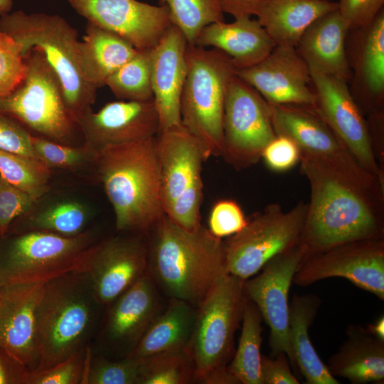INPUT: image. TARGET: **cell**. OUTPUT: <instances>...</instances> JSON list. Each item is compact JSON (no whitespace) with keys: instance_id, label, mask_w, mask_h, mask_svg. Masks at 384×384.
Listing matches in <instances>:
<instances>
[{"instance_id":"cell-1","label":"cell","mask_w":384,"mask_h":384,"mask_svg":"<svg viewBox=\"0 0 384 384\" xmlns=\"http://www.w3.org/2000/svg\"><path fill=\"white\" fill-rule=\"evenodd\" d=\"M299 162L310 186L299 241L305 255L352 241L384 238V189L304 156Z\"/></svg>"},{"instance_id":"cell-2","label":"cell","mask_w":384,"mask_h":384,"mask_svg":"<svg viewBox=\"0 0 384 384\" xmlns=\"http://www.w3.org/2000/svg\"><path fill=\"white\" fill-rule=\"evenodd\" d=\"M147 274L169 299L197 307L225 273V243L202 225L186 230L165 214L147 234Z\"/></svg>"},{"instance_id":"cell-3","label":"cell","mask_w":384,"mask_h":384,"mask_svg":"<svg viewBox=\"0 0 384 384\" xmlns=\"http://www.w3.org/2000/svg\"><path fill=\"white\" fill-rule=\"evenodd\" d=\"M155 137L97 154L94 163L120 231L147 235L164 215Z\"/></svg>"},{"instance_id":"cell-4","label":"cell","mask_w":384,"mask_h":384,"mask_svg":"<svg viewBox=\"0 0 384 384\" xmlns=\"http://www.w3.org/2000/svg\"><path fill=\"white\" fill-rule=\"evenodd\" d=\"M244 281L225 272L196 307L193 332L186 351L203 384H238L229 372L234 337L242 319L247 297Z\"/></svg>"},{"instance_id":"cell-5","label":"cell","mask_w":384,"mask_h":384,"mask_svg":"<svg viewBox=\"0 0 384 384\" xmlns=\"http://www.w3.org/2000/svg\"><path fill=\"white\" fill-rule=\"evenodd\" d=\"M100 305L81 272L46 282L37 312L38 361L35 370L49 368L85 348Z\"/></svg>"},{"instance_id":"cell-6","label":"cell","mask_w":384,"mask_h":384,"mask_svg":"<svg viewBox=\"0 0 384 384\" xmlns=\"http://www.w3.org/2000/svg\"><path fill=\"white\" fill-rule=\"evenodd\" d=\"M0 31L19 44L23 57L32 49L44 55L60 82L67 107L76 119L92 109L97 89L83 72L78 31L65 18L10 11L0 16Z\"/></svg>"},{"instance_id":"cell-7","label":"cell","mask_w":384,"mask_h":384,"mask_svg":"<svg viewBox=\"0 0 384 384\" xmlns=\"http://www.w3.org/2000/svg\"><path fill=\"white\" fill-rule=\"evenodd\" d=\"M186 63L181 124L198 139L208 158L221 156L225 97L237 68L222 51L188 44Z\"/></svg>"},{"instance_id":"cell-8","label":"cell","mask_w":384,"mask_h":384,"mask_svg":"<svg viewBox=\"0 0 384 384\" xmlns=\"http://www.w3.org/2000/svg\"><path fill=\"white\" fill-rule=\"evenodd\" d=\"M24 58V77L13 92L0 97V112L33 135L73 145L77 134L82 133L67 107L58 76L40 50L32 49Z\"/></svg>"},{"instance_id":"cell-9","label":"cell","mask_w":384,"mask_h":384,"mask_svg":"<svg viewBox=\"0 0 384 384\" xmlns=\"http://www.w3.org/2000/svg\"><path fill=\"white\" fill-rule=\"evenodd\" d=\"M155 142L164 213L180 227L194 230L201 225L202 169L208 158L182 124L159 131Z\"/></svg>"},{"instance_id":"cell-10","label":"cell","mask_w":384,"mask_h":384,"mask_svg":"<svg viewBox=\"0 0 384 384\" xmlns=\"http://www.w3.org/2000/svg\"><path fill=\"white\" fill-rule=\"evenodd\" d=\"M306 212L303 201L287 211L271 203L247 219L242 230L224 241L226 271L245 280L272 257L298 245Z\"/></svg>"},{"instance_id":"cell-11","label":"cell","mask_w":384,"mask_h":384,"mask_svg":"<svg viewBox=\"0 0 384 384\" xmlns=\"http://www.w3.org/2000/svg\"><path fill=\"white\" fill-rule=\"evenodd\" d=\"M94 241L88 231L75 236L40 230L23 233L0 252L1 284L46 282L77 271Z\"/></svg>"},{"instance_id":"cell-12","label":"cell","mask_w":384,"mask_h":384,"mask_svg":"<svg viewBox=\"0 0 384 384\" xmlns=\"http://www.w3.org/2000/svg\"><path fill=\"white\" fill-rule=\"evenodd\" d=\"M276 136L270 104L235 74L225 97L221 156L237 170L248 168Z\"/></svg>"},{"instance_id":"cell-13","label":"cell","mask_w":384,"mask_h":384,"mask_svg":"<svg viewBox=\"0 0 384 384\" xmlns=\"http://www.w3.org/2000/svg\"><path fill=\"white\" fill-rule=\"evenodd\" d=\"M270 106L276 134L292 139L301 156L369 186L384 187V183L358 164L315 108L297 105Z\"/></svg>"},{"instance_id":"cell-14","label":"cell","mask_w":384,"mask_h":384,"mask_svg":"<svg viewBox=\"0 0 384 384\" xmlns=\"http://www.w3.org/2000/svg\"><path fill=\"white\" fill-rule=\"evenodd\" d=\"M343 277L384 300V238L343 243L305 255L292 279L305 287L330 277Z\"/></svg>"},{"instance_id":"cell-15","label":"cell","mask_w":384,"mask_h":384,"mask_svg":"<svg viewBox=\"0 0 384 384\" xmlns=\"http://www.w3.org/2000/svg\"><path fill=\"white\" fill-rule=\"evenodd\" d=\"M146 235L111 237L93 243L85 252L77 271L85 274L100 305L108 306L146 274Z\"/></svg>"},{"instance_id":"cell-16","label":"cell","mask_w":384,"mask_h":384,"mask_svg":"<svg viewBox=\"0 0 384 384\" xmlns=\"http://www.w3.org/2000/svg\"><path fill=\"white\" fill-rule=\"evenodd\" d=\"M316 110L358 164L384 183V170L375 159L368 121L347 85L333 75L310 72Z\"/></svg>"},{"instance_id":"cell-17","label":"cell","mask_w":384,"mask_h":384,"mask_svg":"<svg viewBox=\"0 0 384 384\" xmlns=\"http://www.w3.org/2000/svg\"><path fill=\"white\" fill-rule=\"evenodd\" d=\"M305 253L298 244L270 260L257 273L244 281L246 297L259 309L269 326L272 356L287 354L292 363L289 341V293L294 275Z\"/></svg>"},{"instance_id":"cell-18","label":"cell","mask_w":384,"mask_h":384,"mask_svg":"<svg viewBox=\"0 0 384 384\" xmlns=\"http://www.w3.org/2000/svg\"><path fill=\"white\" fill-rule=\"evenodd\" d=\"M80 16L136 49L153 48L171 24L164 6L138 0H68Z\"/></svg>"},{"instance_id":"cell-19","label":"cell","mask_w":384,"mask_h":384,"mask_svg":"<svg viewBox=\"0 0 384 384\" xmlns=\"http://www.w3.org/2000/svg\"><path fill=\"white\" fill-rule=\"evenodd\" d=\"M84 144L97 154L111 146L154 137L160 129L154 100H122L90 110L77 118Z\"/></svg>"},{"instance_id":"cell-20","label":"cell","mask_w":384,"mask_h":384,"mask_svg":"<svg viewBox=\"0 0 384 384\" xmlns=\"http://www.w3.org/2000/svg\"><path fill=\"white\" fill-rule=\"evenodd\" d=\"M235 74L269 104L316 109V95L309 87L310 70L294 47L276 45L262 60L237 69Z\"/></svg>"},{"instance_id":"cell-21","label":"cell","mask_w":384,"mask_h":384,"mask_svg":"<svg viewBox=\"0 0 384 384\" xmlns=\"http://www.w3.org/2000/svg\"><path fill=\"white\" fill-rule=\"evenodd\" d=\"M45 282L0 285V347L37 368V312Z\"/></svg>"},{"instance_id":"cell-22","label":"cell","mask_w":384,"mask_h":384,"mask_svg":"<svg viewBox=\"0 0 384 384\" xmlns=\"http://www.w3.org/2000/svg\"><path fill=\"white\" fill-rule=\"evenodd\" d=\"M108 307L103 337L124 357L132 353L163 309L158 289L147 274L122 293Z\"/></svg>"},{"instance_id":"cell-23","label":"cell","mask_w":384,"mask_h":384,"mask_svg":"<svg viewBox=\"0 0 384 384\" xmlns=\"http://www.w3.org/2000/svg\"><path fill=\"white\" fill-rule=\"evenodd\" d=\"M188 43L171 24L151 48L153 100L160 122L159 131L181 124V97L187 73Z\"/></svg>"},{"instance_id":"cell-24","label":"cell","mask_w":384,"mask_h":384,"mask_svg":"<svg viewBox=\"0 0 384 384\" xmlns=\"http://www.w3.org/2000/svg\"><path fill=\"white\" fill-rule=\"evenodd\" d=\"M348 31L338 9L321 16L306 28L295 48L310 72L346 81L351 78L346 49Z\"/></svg>"},{"instance_id":"cell-25","label":"cell","mask_w":384,"mask_h":384,"mask_svg":"<svg viewBox=\"0 0 384 384\" xmlns=\"http://www.w3.org/2000/svg\"><path fill=\"white\" fill-rule=\"evenodd\" d=\"M195 46L218 49L237 69L254 65L266 58L277 45L257 19L244 16L231 23H210L203 28Z\"/></svg>"},{"instance_id":"cell-26","label":"cell","mask_w":384,"mask_h":384,"mask_svg":"<svg viewBox=\"0 0 384 384\" xmlns=\"http://www.w3.org/2000/svg\"><path fill=\"white\" fill-rule=\"evenodd\" d=\"M346 334V340L329 359L331 374L353 384L383 381L384 341L358 325L348 326Z\"/></svg>"},{"instance_id":"cell-27","label":"cell","mask_w":384,"mask_h":384,"mask_svg":"<svg viewBox=\"0 0 384 384\" xmlns=\"http://www.w3.org/2000/svg\"><path fill=\"white\" fill-rule=\"evenodd\" d=\"M321 304L314 294H294L289 304V341L292 365L308 384H338L315 351L309 335Z\"/></svg>"},{"instance_id":"cell-28","label":"cell","mask_w":384,"mask_h":384,"mask_svg":"<svg viewBox=\"0 0 384 384\" xmlns=\"http://www.w3.org/2000/svg\"><path fill=\"white\" fill-rule=\"evenodd\" d=\"M337 9L331 0H264L255 16L277 45L295 48L313 22Z\"/></svg>"},{"instance_id":"cell-29","label":"cell","mask_w":384,"mask_h":384,"mask_svg":"<svg viewBox=\"0 0 384 384\" xmlns=\"http://www.w3.org/2000/svg\"><path fill=\"white\" fill-rule=\"evenodd\" d=\"M79 49L83 72L96 89L105 86L138 50L116 33L89 21Z\"/></svg>"},{"instance_id":"cell-30","label":"cell","mask_w":384,"mask_h":384,"mask_svg":"<svg viewBox=\"0 0 384 384\" xmlns=\"http://www.w3.org/2000/svg\"><path fill=\"white\" fill-rule=\"evenodd\" d=\"M169 302L129 356L139 358L186 349L193 332L196 307L179 299H169Z\"/></svg>"},{"instance_id":"cell-31","label":"cell","mask_w":384,"mask_h":384,"mask_svg":"<svg viewBox=\"0 0 384 384\" xmlns=\"http://www.w3.org/2000/svg\"><path fill=\"white\" fill-rule=\"evenodd\" d=\"M360 44L356 66L359 82L364 87L370 115L382 114L384 95V9L366 26Z\"/></svg>"},{"instance_id":"cell-32","label":"cell","mask_w":384,"mask_h":384,"mask_svg":"<svg viewBox=\"0 0 384 384\" xmlns=\"http://www.w3.org/2000/svg\"><path fill=\"white\" fill-rule=\"evenodd\" d=\"M262 317L253 302L246 299L238 346L228 366L242 384H263L261 373Z\"/></svg>"},{"instance_id":"cell-33","label":"cell","mask_w":384,"mask_h":384,"mask_svg":"<svg viewBox=\"0 0 384 384\" xmlns=\"http://www.w3.org/2000/svg\"><path fill=\"white\" fill-rule=\"evenodd\" d=\"M151 48L138 50L132 58L108 78L105 85L117 99L134 101L153 100Z\"/></svg>"},{"instance_id":"cell-34","label":"cell","mask_w":384,"mask_h":384,"mask_svg":"<svg viewBox=\"0 0 384 384\" xmlns=\"http://www.w3.org/2000/svg\"><path fill=\"white\" fill-rule=\"evenodd\" d=\"M169 13L171 23L184 36L188 45L208 25L224 21V13L218 0H158Z\"/></svg>"},{"instance_id":"cell-35","label":"cell","mask_w":384,"mask_h":384,"mask_svg":"<svg viewBox=\"0 0 384 384\" xmlns=\"http://www.w3.org/2000/svg\"><path fill=\"white\" fill-rule=\"evenodd\" d=\"M138 359L139 384H188L195 381L193 363L186 349L160 352Z\"/></svg>"},{"instance_id":"cell-36","label":"cell","mask_w":384,"mask_h":384,"mask_svg":"<svg viewBox=\"0 0 384 384\" xmlns=\"http://www.w3.org/2000/svg\"><path fill=\"white\" fill-rule=\"evenodd\" d=\"M50 174L41 161L0 149V175L36 198L48 191Z\"/></svg>"},{"instance_id":"cell-37","label":"cell","mask_w":384,"mask_h":384,"mask_svg":"<svg viewBox=\"0 0 384 384\" xmlns=\"http://www.w3.org/2000/svg\"><path fill=\"white\" fill-rule=\"evenodd\" d=\"M87 221V213L81 204L75 201H64L35 215L30 220L28 230L75 236L84 232Z\"/></svg>"},{"instance_id":"cell-38","label":"cell","mask_w":384,"mask_h":384,"mask_svg":"<svg viewBox=\"0 0 384 384\" xmlns=\"http://www.w3.org/2000/svg\"><path fill=\"white\" fill-rule=\"evenodd\" d=\"M31 144L36 156L48 168L72 169L94 162L97 153L85 146L68 145L33 135Z\"/></svg>"},{"instance_id":"cell-39","label":"cell","mask_w":384,"mask_h":384,"mask_svg":"<svg viewBox=\"0 0 384 384\" xmlns=\"http://www.w3.org/2000/svg\"><path fill=\"white\" fill-rule=\"evenodd\" d=\"M139 360L124 357L118 361L89 359L84 383L87 384H139Z\"/></svg>"},{"instance_id":"cell-40","label":"cell","mask_w":384,"mask_h":384,"mask_svg":"<svg viewBox=\"0 0 384 384\" xmlns=\"http://www.w3.org/2000/svg\"><path fill=\"white\" fill-rule=\"evenodd\" d=\"M89 359L83 348L49 368L31 370L28 384L83 383Z\"/></svg>"},{"instance_id":"cell-41","label":"cell","mask_w":384,"mask_h":384,"mask_svg":"<svg viewBox=\"0 0 384 384\" xmlns=\"http://www.w3.org/2000/svg\"><path fill=\"white\" fill-rule=\"evenodd\" d=\"M26 69L21 48L10 36L0 31V97L19 85Z\"/></svg>"},{"instance_id":"cell-42","label":"cell","mask_w":384,"mask_h":384,"mask_svg":"<svg viewBox=\"0 0 384 384\" xmlns=\"http://www.w3.org/2000/svg\"><path fill=\"white\" fill-rule=\"evenodd\" d=\"M247 218L240 205L231 199H220L212 206L208 229L218 238L232 236L242 230Z\"/></svg>"},{"instance_id":"cell-43","label":"cell","mask_w":384,"mask_h":384,"mask_svg":"<svg viewBox=\"0 0 384 384\" xmlns=\"http://www.w3.org/2000/svg\"><path fill=\"white\" fill-rule=\"evenodd\" d=\"M38 199L9 183L0 175V237L14 219L29 211Z\"/></svg>"},{"instance_id":"cell-44","label":"cell","mask_w":384,"mask_h":384,"mask_svg":"<svg viewBox=\"0 0 384 384\" xmlns=\"http://www.w3.org/2000/svg\"><path fill=\"white\" fill-rule=\"evenodd\" d=\"M31 136L30 132L19 122L0 112L1 150L38 160L31 146Z\"/></svg>"},{"instance_id":"cell-45","label":"cell","mask_w":384,"mask_h":384,"mask_svg":"<svg viewBox=\"0 0 384 384\" xmlns=\"http://www.w3.org/2000/svg\"><path fill=\"white\" fill-rule=\"evenodd\" d=\"M301 152L290 138L277 135L264 149L261 159L266 166L276 172L287 171L300 161Z\"/></svg>"},{"instance_id":"cell-46","label":"cell","mask_w":384,"mask_h":384,"mask_svg":"<svg viewBox=\"0 0 384 384\" xmlns=\"http://www.w3.org/2000/svg\"><path fill=\"white\" fill-rule=\"evenodd\" d=\"M338 11L349 31L368 24L383 9L384 0H338Z\"/></svg>"},{"instance_id":"cell-47","label":"cell","mask_w":384,"mask_h":384,"mask_svg":"<svg viewBox=\"0 0 384 384\" xmlns=\"http://www.w3.org/2000/svg\"><path fill=\"white\" fill-rule=\"evenodd\" d=\"M288 357L279 353L272 358L262 355L261 373L263 384H299L292 373Z\"/></svg>"},{"instance_id":"cell-48","label":"cell","mask_w":384,"mask_h":384,"mask_svg":"<svg viewBox=\"0 0 384 384\" xmlns=\"http://www.w3.org/2000/svg\"><path fill=\"white\" fill-rule=\"evenodd\" d=\"M30 368L0 347V384H28Z\"/></svg>"},{"instance_id":"cell-49","label":"cell","mask_w":384,"mask_h":384,"mask_svg":"<svg viewBox=\"0 0 384 384\" xmlns=\"http://www.w3.org/2000/svg\"><path fill=\"white\" fill-rule=\"evenodd\" d=\"M223 13L234 18L256 16L264 0H218Z\"/></svg>"},{"instance_id":"cell-50","label":"cell","mask_w":384,"mask_h":384,"mask_svg":"<svg viewBox=\"0 0 384 384\" xmlns=\"http://www.w3.org/2000/svg\"><path fill=\"white\" fill-rule=\"evenodd\" d=\"M368 331L375 337L384 341V317L381 316L374 323L366 327Z\"/></svg>"},{"instance_id":"cell-51","label":"cell","mask_w":384,"mask_h":384,"mask_svg":"<svg viewBox=\"0 0 384 384\" xmlns=\"http://www.w3.org/2000/svg\"><path fill=\"white\" fill-rule=\"evenodd\" d=\"M14 0H0V16L11 11Z\"/></svg>"},{"instance_id":"cell-52","label":"cell","mask_w":384,"mask_h":384,"mask_svg":"<svg viewBox=\"0 0 384 384\" xmlns=\"http://www.w3.org/2000/svg\"><path fill=\"white\" fill-rule=\"evenodd\" d=\"M1 238V237H0ZM0 285H1V282H0Z\"/></svg>"}]
</instances>
